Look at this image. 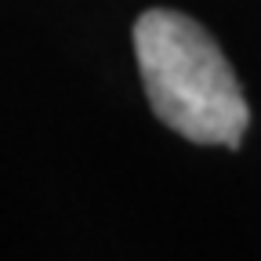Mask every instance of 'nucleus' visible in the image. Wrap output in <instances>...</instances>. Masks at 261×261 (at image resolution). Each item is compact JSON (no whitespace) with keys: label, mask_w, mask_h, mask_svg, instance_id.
<instances>
[{"label":"nucleus","mask_w":261,"mask_h":261,"mask_svg":"<svg viewBox=\"0 0 261 261\" xmlns=\"http://www.w3.org/2000/svg\"><path fill=\"white\" fill-rule=\"evenodd\" d=\"M135 55L152 113L196 145L240 149L250 109L214 37L189 15L152 8L135 22Z\"/></svg>","instance_id":"f257e3e1"}]
</instances>
